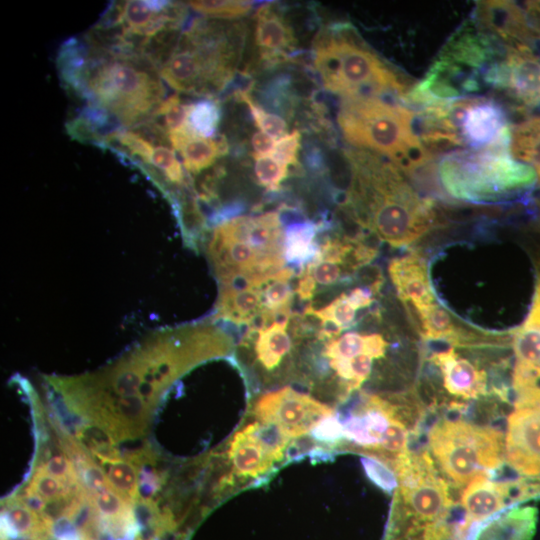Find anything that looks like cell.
<instances>
[{"instance_id":"cell-29","label":"cell","mask_w":540,"mask_h":540,"mask_svg":"<svg viewBox=\"0 0 540 540\" xmlns=\"http://www.w3.org/2000/svg\"><path fill=\"white\" fill-rule=\"evenodd\" d=\"M515 408L540 409V365L517 361L512 373Z\"/></svg>"},{"instance_id":"cell-5","label":"cell","mask_w":540,"mask_h":540,"mask_svg":"<svg viewBox=\"0 0 540 540\" xmlns=\"http://www.w3.org/2000/svg\"><path fill=\"white\" fill-rule=\"evenodd\" d=\"M206 254L220 287L264 284L285 268L280 213L235 216L215 224Z\"/></svg>"},{"instance_id":"cell-41","label":"cell","mask_w":540,"mask_h":540,"mask_svg":"<svg viewBox=\"0 0 540 540\" xmlns=\"http://www.w3.org/2000/svg\"><path fill=\"white\" fill-rule=\"evenodd\" d=\"M236 100L248 105L253 121L260 131L278 139L287 134V122L281 116L268 112L255 103L250 94L241 95Z\"/></svg>"},{"instance_id":"cell-14","label":"cell","mask_w":540,"mask_h":540,"mask_svg":"<svg viewBox=\"0 0 540 540\" xmlns=\"http://www.w3.org/2000/svg\"><path fill=\"white\" fill-rule=\"evenodd\" d=\"M254 37L260 60L266 66L286 61L296 50L293 28L272 4L263 5L256 11Z\"/></svg>"},{"instance_id":"cell-31","label":"cell","mask_w":540,"mask_h":540,"mask_svg":"<svg viewBox=\"0 0 540 540\" xmlns=\"http://www.w3.org/2000/svg\"><path fill=\"white\" fill-rule=\"evenodd\" d=\"M36 466L64 482L75 493L85 489L72 461L59 445L55 448L48 446L44 449L40 462Z\"/></svg>"},{"instance_id":"cell-30","label":"cell","mask_w":540,"mask_h":540,"mask_svg":"<svg viewBox=\"0 0 540 540\" xmlns=\"http://www.w3.org/2000/svg\"><path fill=\"white\" fill-rule=\"evenodd\" d=\"M101 465L116 492L134 505L140 498L138 466L124 456Z\"/></svg>"},{"instance_id":"cell-18","label":"cell","mask_w":540,"mask_h":540,"mask_svg":"<svg viewBox=\"0 0 540 540\" xmlns=\"http://www.w3.org/2000/svg\"><path fill=\"white\" fill-rule=\"evenodd\" d=\"M442 373L448 393L464 399H476L487 391V375L469 360L460 357L451 347L431 357Z\"/></svg>"},{"instance_id":"cell-47","label":"cell","mask_w":540,"mask_h":540,"mask_svg":"<svg viewBox=\"0 0 540 540\" xmlns=\"http://www.w3.org/2000/svg\"><path fill=\"white\" fill-rule=\"evenodd\" d=\"M276 141L268 134L257 131L251 137V145L254 155H269L273 152Z\"/></svg>"},{"instance_id":"cell-32","label":"cell","mask_w":540,"mask_h":540,"mask_svg":"<svg viewBox=\"0 0 540 540\" xmlns=\"http://www.w3.org/2000/svg\"><path fill=\"white\" fill-rule=\"evenodd\" d=\"M221 121L218 100L205 98L189 104L187 126L197 135L214 137Z\"/></svg>"},{"instance_id":"cell-11","label":"cell","mask_w":540,"mask_h":540,"mask_svg":"<svg viewBox=\"0 0 540 540\" xmlns=\"http://www.w3.org/2000/svg\"><path fill=\"white\" fill-rule=\"evenodd\" d=\"M484 83L506 90L526 106L540 105V55L532 46H507L503 58L484 76Z\"/></svg>"},{"instance_id":"cell-22","label":"cell","mask_w":540,"mask_h":540,"mask_svg":"<svg viewBox=\"0 0 540 540\" xmlns=\"http://www.w3.org/2000/svg\"><path fill=\"white\" fill-rule=\"evenodd\" d=\"M291 315L283 316L264 327L249 330L255 334L254 350L261 366L270 371L280 365L290 352L292 341L287 331Z\"/></svg>"},{"instance_id":"cell-1","label":"cell","mask_w":540,"mask_h":540,"mask_svg":"<svg viewBox=\"0 0 540 540\" xmlns=\"http://www.w3.org/2000/svg\"><path fill=\"white\" fill-rule=\"evenodd\" d=\"M351 183L344 200L352 218L389 245L413 243L435 221L431 200L420 197L388 159L363 149H347Z\"/></svg>"},{"instance_id":"cell-4","label":"cell","mask_w":540,"mask_h":540,"mask_svg":"<svg viewBox=\"0 0 540 540\" xmlns=\"http://www.w3.org/2000/svg\"><path fill=\"white\" fill-rule=\"evenodd\" d=\"M312 62L322 86L342 99L373 96L404 101L412 88L348 23H333L317 32Z\"/></svg>"},{"instance_id":"cell-3","label":"cell","mask_w":540,"mask_h":540,"mask_svg":"<svg viewBox=\"0 0 540 540\" xmlns=\"http://www.w3.org/2000/svg\"><path fill=\"white\" fill-rule=\"evenodd\" d=\"M245 28L241 21L195 18L176 35L155 67L175 91L212 98L235 79Z\"/></svg>"},{"instance_id":"cell-45","label":"cell","mask_w":540,"mask_h":540,"mask_svg":"<svg viewBox=\"0 0 540 540\" xmlns=\"http://www.w3.org/2000/svg\"><path fill=\"white\" fill-rule=\"evenodd\" d=\"M310 433L316 441L327 445H335L345 439L343 424L334 414L321 419Z\"/></svg>"},{"instance_id":"cell-44","label":"cell","mask_w":540,"mask_h":540,"mask_svg":"<svg viewBox=\"0 0 540 540\" xmlns=\"http://www.w3.org/2000/svg\"><path fill=\"white\" fill-rule=\"evenodd\" d=\"M301 148V133L293 130L276 141L271 155L288 166H298Z\"/></svg>"},{"instance_id":"cell-26","label":"cell","mask_w":540,"mask_h":540,"mask_svg":"<svg viewBox=\"0 0 540 540\" xmlns=\"http://www.w3.org/2000/svg\"><path fill=\"white\" fill-rule=\"evenodd\" d=\"M509 150L515 160L531 165L540 184V116L510 128Z\"/></svg>"},{"instance_id":"cell-20","label":"cell","mask_w":540,"mask_h":540,"mask_svg":"<svg viewBox=\"0 0 540 540\" xmlns=\"http://www.w3.org/2000/svg\"><path fill=\"white\" fill-rule=\"evenodd\" d=\"M168 139L171 147L180 154L183 167L189 174L208 169L229 151L224 135L206 138L197 135L188 126L169 133Z\"/></svg>"},{"instance_id":"cell-10","label":"cell","mask_w":540,"mask_h":540,"mask_svg":"<svg viewBox=\"0 0 540 540\" xmlns=\"http://www.w3.org/2000/svg\"><path fill=\"white\" fill-rule=\"evenodd\" d=\"M253 413L259 422L274 424L288 437L298 438L334 411L306 394L285 387L263 394L256 401Z\"/></svg>"},{"instance_id":"cell-17","label":"cell","mask_w":540,"mask_h":540,"mask_svg":"<svg viewBox=\"0 0 540 540\" xmlns=\"http://www.w3.org/2000/svg\"><path fill=\"white\" fill-rule=\"evenodd\" d=\"M537 508L513 506L474 524L465 540H531L537 524Z\"/></svg>"},{"instance_id":"cell-8","label":"cell","mask_w":540,"mask_h":540,"mask_svg":"<svg viewBox=\"0 0 540 540\" xmlns=\"http://www.w3.org/2000/svg\"><path fill=\"white\" fill-rule=\"evenodd\" d=\"M430 452L455 485H466L480 474L492 477L504 460V434L491 427L459 419H442L428 433Z\"/></svg>"},{"instance_id":"cell-25","label":"cell","mask_w":540,"mask_h":540,"mask_svg":"<svg viewBox=\"0 0 540 540\" xmlns=\"http://www.w3.org/2000/svg\"><path fill=\"white\" fill-rule=\"evenodd\" d=\"M387 346L388 343L380 334L348 332L328 340L324 355L329 360L350 359L359 354H368L377 359L384 356Z\"/></svg>"},{"instance_id":"cell-24","label":"cell","mask_w":540,"mask_h":540,"mask_svg":"<svg viewBox=\"0 0 540 540\" xmlns=\"http://www.w3.org/2000/svg\"><path fill=\"white\" fill-rule=\"evenodd\" d=\"M228 455L235 474L240 477H257L267 472L274 463L243 430L234 435Z\"/></svg>"},{"instance_id":"cell-12","label":"cell","mask_w":540,"mask_h":540,"mask_svg":"<svg viewBox=\"0 0 540 540\" xmlns=\"http://www.w3.org/2000/svg\"><path fill=\"white\" fill-rule=\"evenodd\" d=\"M504 459L520 476L540 482V409L515 408L507 418Z\"/></svg>"},{"instance_id":"cell-27","label":"cell","mask_w":540,"mask_h":540,"mask_svg":"<svg viewBox=\"0 0 540 540\" xmlns=\"http://www.w3.org/2000/svg\"><path fill=\"white\" fill-rule=\"evenodd\" d=\"M357 310L348 293H342L323 308L314 309L309 306L305 313L320 320L323 328L319 338L330 340L354 323Z\"/></svg>"},{"instance_id":"cell-7","label":"cell","mask_w":540,"mask_h":540,"mask_svg":"<svg viewBox=\"0 0 540 540\" xmlns=\"http://www.w3.org/2000/svg\"><path fill=\"white\" fill-rule=\"evenodd\" d=\"M510 137L477 149H458L441 159L438 175L452 197L473 203L511 199L537 180L531 166L515 160Z\"/></svg>"},{"instance_id":"cell-46","label":"cell","mask_w":540,"mask_h":540,"mask_svg":"<svg viewBox=\"0 0 540 540\" xmlns=\"http://www.w3.org/2000/svg\"><path fill=\"white\" fill-rule=\"evenodd\" d=\"M52 537L54 540H83L80 531L74 523L62 514L54 520Z\"/></svg>"},{"instance_id":"cell-33","label":"cell","mask_w":540,"mask_h":540,"mask_svg":"<svg viewBox=\"0 0 540 540\" xmlns=\"http://www.w3.org/2000/svg\"><path fill=\"white\" fill-rule=\"evenodd\" d=\"M422 322L423 337L458 343L460 335L449 313L436 303L418 313Z\"/></svg>"},{"instance_id":"cell-19","label":"cell","mask_w":540,"mask_h":540,"mask_svg":"<svg viewBox=\"0 0 540 540\" xmlns=\"http://www.w3.org/2000/svg\"><path fill=\"white\" fill-rule=\"evenodd\" d=\"M388 270L400 299L412 303L418 313L435 303L426 266L419 256L394 259Z\"/></svg>"},{"instance_id":"cell-38","label":"cell","mask_w":540,"mask_h":540,"mask_svg":"<svg viewBox=\"0 0 540 540\" xmlns=\"http://www.w3.org/2000/svg\"><path fill=\"white\" fill-rule=\"evenodd\" d=\"M189 104L181 101L179 95L165 98L150 121L159 125L168 135L187 126Z\"/></svg>"},{"instance_id":"cell-42","label":"cell","mask_w":540,"mask_h":540,"mask_svg":"<svg viewBox=\"0 0 540 540\" xmlns=\"http://www.w3.org/2000/svg\"><path fill=\"white\" fill-rule=\"evenodd\" d=\"M361 464L367 478L387 494H392L399 485L398 477L391 465L376 456L361 457Z\"/></svg>"},{"instance_id":"cell-34","label":"cell","mask_w":540,"mask_h":540,"mask_svg":"<svg viewBox=\"0 0 540 540\" xmlns=\"http://www.w3.org/2000/svg\"><path fill=\"white\" fill-rule=\"evenodd\" d=\"M243 432L256 442L274 462L283 458L291 439L278 426L259 421L247 425Z\"/></svg>"},{"instance_id":"cell-39","label":"cell","mask_w":540,"mask_h":540,"mask_svg":"<svg viewBox=\"0 0 540 540\" xmlns=\"http://www.w3.org/2000/svg\"><path fill=\"white\" fill-rule=\"evenodd\" d=\"M253 156L254 173L258 183L269 191H277L288 176L289 166L271 154Z\"/></svg>"},{"instance_id":"cell-21","label":"cell","mask_w":540,"mask_h":540,"mask_svg":"<svg viewBox=\"0 0 540 540\" xmlns=\"http://www.w3.org/2000/svg\"><path fill=\"white\" fill-rule=\"evenodd\" d=\"M261 286L220 287L215 318L256 327L263 312Z\"/></svg>"},{"instance_id":"cell-37","label":"cell","mask_w":540,"mask_h":540,"mask_svg":"<svg viewBox=\"0 0 540 540\" xmlns=\"http://www.w3.org/2000/svg\"><path fill=\"white\" fill-rule=\"evenodd\" d=\"M28 486L48 504L59 502L67 503L77 494L64 482L37 466H35L33 474L28 482Z\"/></svg>"},{"instance_id":"cell-23","label":"cell","mask_w":540,"mask_h":540,"mask_svg":"<svg viewBox=\"0 0 540 540\" xmlns=\"http://www.w3.org/2000/svg\"><path fill=\"white\" fill-rule=\"evenodd\" d=\"M293 276V268L285 267L262 284L263 312L258 324L251 330L269 325L280 317L291 315Z\"/></svg>"},{"instance_id":"cell-36","label":"cell","mask_w":540,"mask_h":540,"mask_svg":"<svg viewBox=\"0 0 540 540\" xmlns=\"http://www.w3.org/2000/svg\"><path fill=\"white\" fill-rule=\"evenodd\" d=\"M373 357L359 354L350 359L330 360L329 364L336 374L346 382L347 392L358 389L371 373Z\"/></svg>"},{"instance_id":"cell-35","label":"cell","mask_w":540,"mask_h":540,"mask_svg":"<svg viewBox=\"0 0 540 540\" xmlns=\"http://www.w3.org/2000/svg\"><path fill=\"white\" fill-rule=\"evenodd\" d=\"M187 5L201 15L221 20H237L253 8L252 2L239 0H197Z\"/></svg>"},{"instance_id":"cell-2","label":"cell","mask_w":540,"mask_h":540,"mask_svg":"<svg viewBox=\"0 0 540 540\" xmlns=\"http://www.w3.org/2000/svg\"><path fill=\"white\" fill-rule=\"evenodd\" d=\"M75 74L64 84L70 92L114 118L124 128L149 122L165 100L164 81L146 58L93 48L85 43Z\"/></svg>"},{"instance_id":"cell-40","label":"cell","mask_w":540,"mask_h":540,"mask_svg":"<svg viewBox=\"0 0 540 540\" xmlns=\"http://www.w3.org/2000/svg\"><path fill=\"white\" fill-rule=\"evenodd\" d=\"M408 438L409 434L405 423L395 414L391 418L389 426L377 449L383 454L386 462L391 464L399 456L409 451Z\"/></svg>"},{"instance_id":"cell-16","label":"cell","mask_w":540,"mask_h":540,"mask_svg":"<svg viewBox=\"0 0 540 540\" xmlns=\"http://www.w3.org/2000/svg\"><path fill=\"white\" fill-rule=\"evenodd\" d=\"M395 414L396 407L391 403L368 396L360 409L342 422L344 437L359 446L377 449Z\"/></svg>"},{"instance_id":"cell-43","label":"cell","mask_w":540,"mask_h":540,"mask_svg":"<svg viewBox=\"0 0 540 540\" xmlns=\"http://www.w3.org/2000/svg\"><path fill=\"white\" fill-rule=\"evenodd\" d=\"M517 361L540 365V330L521 327L514 336Z\"/></svg>"},{"instance_id":"cell-9","label":"cell","mask_w":540,"mask_h":540,"mask_svg":"<svg viewBox=\"0 0 540 540\" xmlns=\"http://www.w3.org/2000/svg\"><path fill=\"white\" fill-rule=\"evenodd\" d=\"M375 253L373 248L356 240L328 238L301 268L294 291L301 300L310 301L319 290L342 282L352 271L366 265Z\"/></svg>"},{"instance_id":"cell-28","label":"cell","mask_w":540,"mask_h":540,"mask_svg":"<svg viewBox=\"0 0 540 540\" xmlns=\"http://www.w3.org/2000/svg\"><path fill=\"white\" fill-rule=\"evenodd\" d=\"M318 225L312 221L295 222L284 229V255L286 262L302 268L318 250L315 241Z\"/></svg>"},{"instance_id":"cell-6","label":"cell","mask_w":540,"mask_h":540,"mask_svg":"<svg viewBox=\"0 0 540 540\" xmlns=\"http://www.w3.org/2000/svg\"><path fill=\"white\" fill-rule=\"evenodd\" d=\"M415 122V113L409 108L373 96L343 98L337 114L347 142L388 159L405 173H413L432 159Z\"/></svg>"},{"instance_id":"cell-48","label":"cell","mask_w":540,"mask_h":540,"mask_svg":"<svg viewBox=\"0 0 540 540\" xmlns=\"http://www.w3.org/2000/svg\"><path fill=\"white\" fill-rule=\"evenodd\" d=\"M522 327L540 330V281L536 286L532 306Z\"/></svg>"},{"instance_id":"cell-13","label":"cell","mask_w":540,"mask_h":540,"mask_svg":"<svg viewBox=\"0 0 540 540\" xmlns=\"http://www.w3.org/2000/svg\"><path fill=\"white\" fill-rule=\"evenodd\" d=\"M460 503L463 530L468 534L474 524L521 503L520 489L516 478L495 480L489 474H480L466 484Z\"/></svg>"},{"instance_id":"cell-15","label":"cell","mask_w":540,"mask_h":540,"mask_svg":"<svg viewBox=\"0 0 540 540\" xmlns=\"http://www.w3.org/2000/svg\"><path fill=\"white\" fill-rule=\"evenodd\" d=\"M475 19L482 30L501 39L507 46H532L537 39L525 11L510 1L479 2Z\"/></svg>"}]
</instances>
